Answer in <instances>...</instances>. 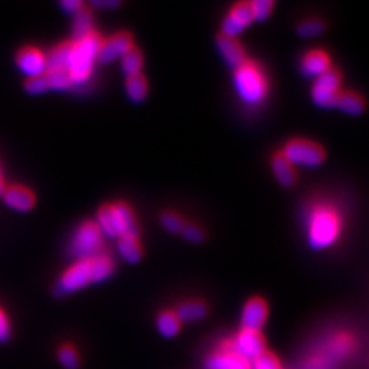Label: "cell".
<instances>
[{
    "mask_svg": "<svg viewBox=\"0 0 369 369\" xmlns=\"http://www.w3.org/2000/svg\"><path fill=\"white\" fill-rule=\"evenodd\" d=\"M335 108H338L339 111L348 115L356 116L366 111L367 100L361 93L356 92V91H342L337 100Z\"/></svg>",
    "mask_w": 369,
    "mask_h": 369,
    "instance_id": "d6986e66",
    "label": "cell"
},
{
    "mask_svg": "<svg viewBox=\"0 0 369 369\" xmlns=\"http://www.w3.org/2000/svg\"><path fill=\"white\" fill-rule=\"evenodd\" d=\"M251 3H252L253 14H255V21L267 19L271 15L273 8L275 6V3L273 0H255Z\"/></svg>",
    "mask_w": 369,
    "mask_h": 369,
    "instance_id": "1f68e13d",
    "label": "cell"
},
{
    "mask_svg": "<svg viewBox=\"0 0 369 369\" xmlns=\"http://www.w3.org/2000/svg\"><path fill=\"white\" fill-rule=\"evenodd\" d=\"M45 77L48 80L50 89L66 91L74 85L67 69H48L45 72Z\"/></svg>",
    "mask_w": 369,
    "mask_h": 369,
    "instance_id": "484cf974",
    "label": "cell"
},
{
    "mask_svg": "<svg viewBox=\"0 0 369 369\" xmlns=\"http://www.w3.org/2000/svg\"><path fill=\"white\" fill-rule=\"evenodd\" d=\"M299 67L305 77L317 78L319 76L324 74L333 67V59L326 50L315 48L305 52V55L301 59Z\"/></svg>",
    "mask_w": 369,
    "mask_h": 369,
    "instance_id": "5bb4252c",
    "label": "cell"
},
{
    "mask_svg": "<svg viewBox=\"0 0 369 369\" xmlns=\"http://www.w3.org/2000/svg\"><path fill=\"white\" fill-rule=\"evenodd\" d=\"M253 21H255V14L252 8V3L251 1L237 3L223 21L222 34L229 36V37H237Z\"/></svg>",
    "mask_w": 369,
    "mask_h": 369,
    "instance_id": "30bf717a",
    "label": "cell"
},
{
    "mask_svg": "<svg viewBox=\"0 0 369 369\" xmlns=\"http://www.w3.org/2000/svg\"><path fill=\"white\" fill-rule=\"evenodd\" d=\"M305 230L308 244L313 251H327L335 246L345 230L342 209L331 200H316L306 209Z\"/></svg>",
    "mask_w": 369,
    "mask_h": 369,
    "instance_id": "6da1fadb",
    "label": "cell"
},
{
    "mask_svg": "<svg viewBox=\"0 0 369 369\" xmlns=\"http://www.w3.org/2000/svg\"><path fill=\"white\" fill-rule=\"evenodd\" d=\"M182 234H184V238L190 242H201L204 240L202 230L194 224H184Z\"/></svg>",
    "mask_w": 369,
    "mask_h": 369,
    "instance_id": "e575fe53",
    "label": "cell"
},
{
    "mask_svg": "<svg viewBox=\"0 0 369 369\" xmlns=\"http://www.w3.org/2000/svg\"><path fill=\"white\" fill-rule=\"evenodd\" d=\"M70 50H72V41L56 45L47 55V70L48 69H67Z\"/></svg>",
    "mask_w": 369,
    "mask_h": 369,
    "instance_id": "cb8c5ba5",
    "label": "cell"
},
{
    "mask_svg": "<svg viewBox=\"0 0 369 369\" xmlns=\"http://www.w3.org/2000/svg\"><path fill=\"white\" fill-rule=\"evenodd\" d=\"M252 369H283L277 357L270 353L264 352L262 356H259L256 360H253Z\"/></svg>",
    "mask_w": 369,
    "mask_h": 369,
    "instance_id": "836d02e7",
    "label": "cell"
},
{
    "mask_svg": "<svg viewBox=\"0 0 369 369\" xmlns=\"http://www.w3.org/2000/svg\"><path fill=\"white\" fill-rule=\"evenodd\" d=\"M93 283L104 282L114 271V262L107 253H100L92 259Z\"/></svg>",
    "mask_w": 369,
    "mask_h": 369,
    "instance_id": "4316f807",
    "label": "cell"
},
{
    "mask_svg": "<svg viewBox=\"0 0 369 369\" xmlns=\"http://www.w3.org/2000/svg\"><path fill=\"white\" fill-rule=\"evenodd\" d=\"M101 44V37L94 32L83 40L72 41L67 70L73 84H84L91 78L93 65L97 61Z\"/></svg>",
    "mask_w": 369,
    "mask_h": 369,
    "instance_id": "3957f363",
    "label": "cell"
},
{
    "mask_svg": "<svg viewBox=\"0 0 369 369\" xmlns=\"http://www.w3.org/2000/svg\"><path fill=\"white\" fill-rule=\"evenodd\" d=\"M119 1L118 0H93L92 6L94 8H100V10H114L116 7H119Z\"/></svg>",
    "mask_w": 369,
    "mask_h": 369,
    "instance_id": "74e56055",
    "label": "cell"
},
{
    "mask_svg": "<svg viewBox=\"0 0 369 369\" xmlns=\"http://www.w3.org/2000/svg\"><path fill=\"white\" fill-rule=\"evenodd\" d=\"M58 360L65 369H78L80 359L76 349L70 345H65L58 352Z\"/></svg>",
    "mask_w": 369,
    "mask_h": 369,
    "instance_id": "f546056e",
    "label": "cell"
},
{
    "mask_svg": "<svg viewBox=\"0 0 369 369\" xmlns=\"http://www.w3.org/2000/svg\"><path fill=\"white\" fill-rule=\"evenodd\" d=\"M103 235L104 234L101 233L97 223L94 222L83 223L73 237L70 245L72 253L77 256L78 260H88L96 257L97 255L103 253L101 252L104 245Z\"/></svg>",
    "mask_w": 369,
    "mask_h": 369,
    "instance_id": "8992f818",
    "label": "cell"
},
{
    "mask_svg": "<svg viewBox=\"0 0 369 369\" xmlns=\"http://www.w3.org/2000/svg\"><path fill=\"white\" fill-rule=\"evenodd\" d=\"M25 89L30 94H40V93L47 92L50 89V85H48V80H47L45 74L28 78L25 83Z\"/></svg>",
    "mask_w": 369,
    "mask_h": 369,
    "instance_id": "d6a6232c",
    "label": "cell"
},
{
    "mask_svg": "<svg viewBox=\"0 0 369 369\" xmlns=\"http://www.w3.org/2000/svg\"><path fill=\"white\" fill-rule=\"evenodd\" d=\"M97 226L109 238L138 235V224L133 209L125 202L107 204L97 213Z\"/></svg>",
    "mask_w": 369,
    "mask_h": 369,
    "instance_id": "277c9868",
    "label": "cell"
},
{
    "mask_svg": "<svg viewBox=\"0 0 369 369\" xmlns=\"http://www.w3.org/2000/svg\"><path fill=\"white\" fill-rule=\"evenodd\" d=\"M267 315H268V306L263 298L255 297L249 299L242 310V319H241L242 328L260 331L266 324Z\"/></svg>",
    "mask_w": 369,
    "mask_h": 369,
    "instance_id": "9a60e30c",
    "label": "cell"
},
{
    "mask_svg": "<svg viewBox=\"0 0 369 369\" xmlns=\"http://www.w3.org/2000/svg\"><path fill=\"white\" fill-rule=\"evenodd\" d=\"M233 346L235 352L244 359L253 361L266 352V339L260 331L242 328L237 338L233 341Z\"/></svg>",
    "mask_w": 369,
    "mask_h": 369,
    "instance_id": "8fae6325",
    "label": "cell"
},
{
    "mask_svg": "<svg viewBox=\"0 0 369 369\" xmlns=\"http://www.w3.org/2000/svg\"><path fill=\"white\" fill-rule=\"evenodd\" d=\"M62 8L66 11V12H70V14H77L81 8H84V4L83 1H78V0H65L61 3Z\"/></svg>",
    "mask_w": 369,
    "mask_h": 369,
    "instance_id": "8d00e7d4",
    "label": "cell"
},
{
    "mask_svg": "<svg viewBox=\"0 0 369 369\" xmlns=\"http://www.w3.org/2000/svg\"><path fill=\"white\" fill-rule=\"evenodd\" d=\"M143 55L140 50L131 48L123 58H122V72L126 74V77L141 74L143 69Z\"/></svg>",
    "mask_w": 369,
    "mask_h": 369,
    "instance_id": "83f0119b",
    "label": "cell"
},
{
    "mask_svg": "<svg viewBox=\"0 0 369 369\" xmlns=\"http://www.w3.org/2000/svg\"><path fill=\"white\" fill-rule=\"evenodd\" d=\"M126 93L134 103L143 101L148 94V83L143 74L130 76L126 78Z\"/></svg>",
    "mask_w": 369,
    "mask_h": 369,
    "instance_id": "d4e9b609",
    "label": "cell"
},
{
    "mask_svg": "<svg viewBox=\"0 0 369 369\" xmlns=\"http://www.w3.org/2000/svg\"><path fill=\"white\" fill-rule=\"evenodd\" d=\"M342 74L337 67H331L324 74L315 78L310 96L320 108H335L337 100L342 93Z\"/></svg>",
    "mask_w": 369,
    "mask_h": 369,
    "instance_id": "52a82bcc",
    "label": "cell"
},
{
    "mask_svg": "<svg viewBox=\"0 0 369 369\" xmlns=\"http://www.w3.org/2000/svg\"><path fill=\"white\" fill-rule=\"evenodd\" d=\"M282 154L294 167H319L327 159V151L324 147L308 138H293L287 141Z\"/></svg>",
    "mask_w": 369,
    "mask_h": 369,
    "instance_id": "5b68a950",
    "label": "cell"
},
{
    "mask_svg": "<svg viewBox=\"0 0 369 369\" xmlns=\"http://www.w3.org/2000/svg\"><path fill=\"white\" fill-rule=\"evenodd\" d=\"M326 30V22L320 18H309L302 21L298 26H297V33L301 37L305 39H310L315 36L321 34Z\"/></svg>",
    "mask_w": 369,
    "mask_h": 369,
    "instance_id": "f1b7e54d",
    "label": "cell"
},
{
    "mask_svg": "<svg viewBox=\"0 0 369 369\" xmlns=\"http://www.w3.org/2000/svg\"><path fill=\"white\" fill-rule=\"evenodd\" d=\"M93 283L92 259L78 260L58 280L55 286V294L62 297L78 291Z\"/></svg>",
    "mask_w": 369,
    "mask_h": 369,
    "instance_id": "ba28073f",
    "label": "cell"
},
{
    "mask_svg": "<svg viewBox=\"0 0 369 369\" xmlns=\"http://www.w3.org/2000/svg\"><path fill=\"white\" fill-rule=\"evenodd\" d=\"M207 369H252L251 361L238 355L233 346V341L224 342L218 352L205 360Z\"/></svg>",
    "mask_w": 369,
    "mask_h": 369,
    "instance_id": "9c48e42d",
    "label": "cell"
},
{
    "mask_svg": "<svg viewBox=\"0 0 369 369\" xmlns=\"http://www.w3.org/2000/svg\"><path fill=\"white\" fill-rule=\"evenodd\" d=\"M156 327L163 338L171 339L178 335L181 330V321L174 312L165 310L156 319Z\"/></svg>",
    "mask_w": 369,
    "mask_h": 369,
    "instance_id": "7402d4cb",
    "label": "cell"
},
{
    "mask_svg": "<svg viewBox=\"0 0 369 369\" xmlns=\"http://www.w3.org/2000/svg\"><path fill=\"white\" fill-rule=\"evenodd\" d=\"M3 197H4V202L10 208L19 211V212L30 211L36 202V197L33 191L29 187L22 186V184H12L4 189Z\"/></svg>",
    "mask_w": 369,
    "mask_h": 369,
    "instance_id": "2e32d148",
    "label": "cell"
},
{
    "mask_svg": "<svg viewBox=\"0 0 369 369\" xmlns=\"http://www.w3.org/2000/svg\"><path fill=\"white\" fill-rule=\"evenodd\" d=\"M11 337V324L4 309L0 306V344L8 341Z\"/></svg>",
    "mask_w": 369,
    "mask_h": 369,
    "instance_id": "d590c367",
    "label": "cell"
},
{
    "mask_svg": "<svg viewBox=\"0 0 369 369\" xmlns=\"http://www.w3.org/2000/svg\"><path fill=\"white\" fill-rule=\"evenodd\" d=\"M93 17L92 12L88 8H81L74 15V23H73V41H78L85 39L93 33Z\"/></svg>",
    "mask_w": 369,
    "mask_h": 369,
    "instance_id": "603a6c76",
    "label": "cell"
},
{
    "mask_svg": "<svg viewBox=\"0 0 369 369\" xmlns=\"http://www.w3.org/2000/svg\"><path fill=\"white\" fill-rule=\"evenodd\" d=\"M207 305L201 301H186L181 304L176 312L181 323L198 321L207 316Z\"/></svg>",
    "mask_w": 369,
    "mask_h": 369,
    "instance_id": "44dd1931",
    "label": "cell"
},
{
    "mask_svg": "<svg viewBox=\"0 0 369 369\" xmlns=\"http://www.w3.org/2000/svg\"><path fill=\"white\" fill-rule=\"evenodd\" d=\"M4 191V181H3V176H1V170H0V194H3Z\"/></svg>",
    "mask_w": 369,
    "mask_h": 369,
    "instance_id": "f35d334b",
    "label": "cell"
},
{
    "mask_svg": "<svg viewBox=\"0 0 369 369\" xmlns=\"http://www.w3.org/2000/svg\"><path fill=\"white\" fill-rule=\"evenodd\" d=\"M118 251L120 256L130 264L138 263L143 257V249L138 235H125L118 241Z\"/></svg>",
    "mask_w": 369,
    "mask_h": 369,
    "instance_id": "ffe728a7",
    "label": "cell"
},
{
    "mask_svg": "<svg viewBox=\"0 0 369 369\" xmlns=\"http://www.w3.org/2000/svg\"><path fill=\"white\" fill-rule=\"evenodd\" d=\"M234 85L240 97L251 105L263 103L270 91V83L264 69L252 61H246L235 69Z\"/></svg>",
    "mask_w": 369,
    "mask_h": 369,
    "instance_id": "7a4b0ae2",
    "label": "cell"
},
{
    "mask_svg": "<svg viewBox=\"0 0 369 369\" xmlns=\"http://www.w3.org/2000/svg\"><path fill=\"white\" fill-rule=\"evenodd\" d=\"M133 48V37L127 32H119L108 40L103 41L97 61L109 63L118 58H123Z\"/></svg>",
    "mask_w": 369,
    "mask_h": 369,
    "instance_id": "4fadbf2b",
    "label": "cell"
},
{
    "mask_svg": "<svg viewBox=\"0 0 369 369\" xmlns=\"http://www.w3.org/2000/svg\"><path fill=\"white\" fill-rule=\"evenodd\" d=\"M15 62L28 78L44 76L47 72V55L34 47H23L17 54Z\"/></svg>",
    "mask_w": 369,
    "mask_h": 369,
    "instance_id": "7c38bea8",
    "label": "cell"
},
{
    "mask_svg": "<svg viewBox=\"0 0 369 369\" xmlns=\"http://www.w3.org/2000/svg\"><path fill=\"white\" fill-rule=\"evenodd\" d=\"M216 45L219 52L222 54L223 59L227 62L229 66L237 69L244 62H246L245 50L240 44V41L235 37H229L224 34H219L216 39Z\"/></svg>",
    "mask_w": 369,
    "mask_h": 369,
    "instance_id": "e0dca14e",
    "label": "cell"
},
{
    "mask_svg": "<svg viewBox=\"0 0 369 369\" xmlns=\"http://www.w3.org/2000/svg\"><path fill=\"white\" fill-rule=\"evenodd\" d=\"M162 224L169 233H173V234L182 233L184 227L182 218L176 212H165L162 215Z\"/></svg>",
    "mask_w": 369,
    "mask_h": 369,
    "instance_id": "4dcf8cb0",
    "label": "cell"
},
{
    "mask_svg": "<svg viewBox=\"0 0 369 369\" xmlns=\"http://www.w3.org/2000/svg\"><path fill=\"white\" fill-rule=\"evenodd\" d=\"M271 167L277 182L284 187H291L297 181L295 167L286 159L282 151L275 152L271 159Z\"/></svg>",
    "mask_w": 369,
    "mask_h": 369,
    "instance_id": "ac0fdd59",
    "label": "cell"
}]
</instances>
